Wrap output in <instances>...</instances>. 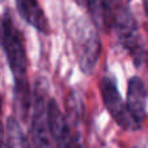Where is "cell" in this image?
<instances>
[{
    "label": "cell",
    "mask_w": 148,
    "mask_h": 148,
    "mask_svg": "<svg viewBox=\"0 0 148 148\" xmlns=\"http://www.w3.org/2000/svg\"><path fill=\"white\" fill-rule=\"evenodd\" d=\"M142 3H143L144 12H146V16H147V18H148V0H142Z\"/></svg>",
    "instance_id": "8fae6325"
},
{
    "label": "cell",
    "mask_w": 148,
    "mask_h": 148,
    "mask_svg": "<svg viewBox=\"0 0 148 148\" xmlns=\"http://www.w3.org/2000/svg\"><path fill=\"white\" fill-rule=\"evenodd\" d=\"M5 136L12 148H33L30 140L22 131L18 121L14 117H9L5 125Z\"/></svg>",
    "instance_id": "30bf717a"
},
{
    "label": "cell",
    "mask_w": 148,
    "mask_h": 148,
    "mask_svg": "<svg viewBox=\"0 0 148 148\" xmlns=\"http://www.w3.org/2000/svg\"><path fill=\"white\" fill-rule=\"evenodd\" d=\"M48 99L47 84L43 79H38L33 91L30 110V139L33 148H55L47 113Z\"/></svg>",
    "instance_id": "3957f363"
},
{
    "label": "cell",
    "mask_w": 148,
    "mask_h": 148,
    "mask_svg": "<svg viewBox=\"0 0 148 148\" xmlns=\"http://www.w3.org/2000/svg\"><path fill=\"white\" fill-rule=\"evenodd\" d=\"M75 1H77V4L81 5V7H84V5H86V0H75Z\"/></svg>",
    "instance_id": "7c38bea8"
},
{
    "label": "cell",
    "mask_w": 148,
    "mask_h": 148,
    "mask_svg": "<svg viewBox=\"0 0 148 148\" xmlns=\"http://www.w3.org/2000/svg\"><path fill=\"white\" fill-rule=\"evenodd\" d=\"M126 107L131 117L142 126L147 117V88L138 75H133L127 82Z\"/></svg>",
    "instance_id": "52a82bcc"
},
{
    "label": "cell",
    "mask_w": 148,
    "mask_h": 148,
    "mask_svg": "<svg viewBox=\"0 0 148 148\" xmlns=\"http://www.w3.org/2000/svg\"><path fill=\"white\" fill-rule=\"evenodd\" d=\"M47 113H48V123L52 139L56 148H83L81 139L70 127L66 116L61 112L59 104L52 97L48 99Z\"/></svg>",
    "instance_id": "8992f818"
},
{
    "label": "cell",
    "mask_w": 148,
    "mask_h": 148,
    "mask_svg": "<svg viewBox=\"0 0 148 148\" xmlns=\"http://www.w3.org/2000/svg\"><path fill=\"white\" fill-rule=\"evenodd\" d=\"M94 23L83 22L78 26L75 34V53L81 70L84 74H92L101 53V43Z\"/></svg>",
    "instance_id": "5b68a950"
},
{
    "label": "cell",
    "mask_w": 148,
    "mask_h": 148,
    "mask_svg": "<svg viewBox=\"0 0 148 148\" xmlns=\"http://www.w3.org/2000/svg\"><path fill=\"white\" fill-rule=\"evenodd\" d=\"M94 26L100 31H109L112 29L113 14H114V0H86Z\"/></svg>",
    "instance_id": "9c48e42d"
},
{
    "label": "cell",
    "mask_w": 148,
    "mask_h": 148,
    "mask_svg": "<svg viewBox=\"0 0 148 148\" xmlns=\"http://www.w3.org/2000/svg\"><path fill=\"white\" fill-rule=\"evenodd\" d=\"M16 5L20 16L29 25L42 34H49V22L38 0H16Z\"/></svg>",
    "instance_id": "ba28073f"
},
{
    "label": "cell",
    "mask_w": 148,
    "mask_h": 148,
    "mask_svg": "<svg viewBox=\"0 0 148 148\" xmlns=\"http://www.w3.org/2000/svg\"><path fill=\"white\" fill-rule=\"evenodd\" d=\"M1 1H4V0H0V3H1Z\"/></svg>",
    "instance_id": "5bb4252c"
},
{
    "label": "cell",
    "mask_w": 148,
    "mask_h": 148,
    "mask_svg": "<svg viewBox=\"0 0 148 148\" xmlns=\"http://www.w3.org/2000/svg\"><path fill=\"white\" fill-rule=\"evenodd\" d=\"M99 90L103 103L107 108L110 117L116 121L118 126L123 130L135 131L142 127L129 113L126 103L121 97L118 91L117 82L113 75H104L99 82Z\"/></svg>",
    "instance_id": "277c9868"
},
{
    "label": "cell",
    "mask_w": 148,
    "mask_h": 148,
    "mask_svg": "<svg viewBox=\"0 0 148 148\" xmlns=\"http://www.w3.org/2000/svg\"><path fill=\"white\" fill-rule=\"evenodd\" d=\"M0 43L4 49L7 62L13 74L14 83L29 82L27 79V55L21 30L13 20L12 12L7 9L1 18V36Z\"/></svg>",
    "instance_id": "6da1fadb"
},
{
    "label": "cell",
    "mask_w": 148,
    "mask_h": 148,
    "mask_svg": "<svg viewBox=\"0 0 148 148\" xmlns=\"http://www.w3.org/2000/svg\"><path fill=\"white\" fill-rule=\"evenodd\" d=\"M3 113V96L1 94H0V114Z\"/></svg>",
    "instance_id": "4fadbf2b"
},
{
    "label": "cell",
    "mask_w": 148,
    "mask_h": 148,
    "mask_svg": "<svg viewBox=\"0 0 148 148\" xmlns=\"http://www.w3.org/2000/svg\"><path fill=\"white\" fill-rule=\"evenodd\" d=\"M112 29L116 31L120 44L130 55L134 65L140 68L146 62L147 51L136 20L127 5H116Z\"/></svg>",
    "instance_id": "7a4b0ae2"
}]
</instances>
